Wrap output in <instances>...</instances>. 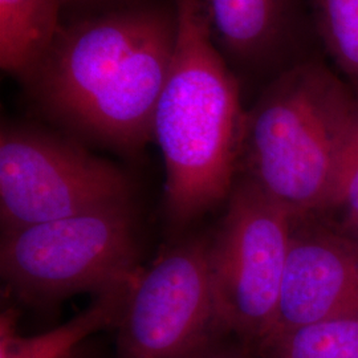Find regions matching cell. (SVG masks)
<instances>
[{"instance_id":"8","label":"cell","mask_w":358,"mask_h":358,"mask_svg":"<svg viewBox=\"0 0 358 358\" xmlns=\"http://www.w3.org/2000/svg\"><path fill=\"white\" fill-rule=\"evenodd\" d=\"M358 316V245L294 230L276 317L263 348L296 328Z\"/></svg>"},{"instance_id":"17","label":"cell","mask_w":358,"mask_h":358,"mask_svg":"<svg viewBox=\"0 0 358 358\" xmlns=\"http://www.w3.org/2000/svg\"><path fill=\"white\" fill-rule=\"evenodd\" d=\"M350 224H352L353 232H355V235H356V242H355V243L358 245V217L357 219H355L353 222H350Z\"/></svg>"},{"instance_id":"14","label":"cell","mask_w":358,"mask_h":358,"mask_svg":"<svg viewBox=\"0 0 358 358\" xmlns=\"http://www.w3.org/2000/svg\"><path fill=\"white\" fill-rule=\"evenodd\" d=\"M327 206L345 208L350 222L358 217V115L336 169Z\"/></svg>"},{"instance_id":"1","label":"cell","mask_w":358,"mask_h":358,"mask_svg":"<svg viewBox=\"0 0 358 358\" xmlns=\"http://www.w3.org/2000/svg\"><path fill=\"white\" fill-rule=\"evenodd\" d=\"M177 36L174 0L122 1L63 23L23 83L38 109L72 134L136 153L152 140Z\"/></svg>"},{"instance_id":"16","label":"cell","mask_w":358,"mask_h":358,"mask_svg":"<svg viewBox=\"0 0 358 358\" xmlns=\"http://www.w3.org/2000/svg\"><path fill=\"white\" fill-rule=\"evenodd\" d=\"M128 0H64L65 8L68 7H90V6H115Z\"/></svg>"},{"instance_id":"2","label":"cell","mask_w":358,"mask_h":358,"mask_svg":"<svg viewBox=\"0 0 358 358\" xmlns=\"http://www.w3.org/2000/svg\"><path fill=\"white\" fill-rule=\"evenodd\" d=\"M178 36L152 140L165 164L167 219L180 229L229 198L245 112L238 77L214 47L198 0H174Z\"/></svg>"},{"instance_id":"7","label":"cell","mask_w":358,"mask_h":358,"mask_svg":"<svg viewBox=\"0 0 358 358\" xmlns=\"http://www.w3.org/2000/svg\"><path fill=\"white\" fill-rule=\"evenodd\" d=\"M210 236L166 250L131 284L118 320L120 358H196L226 332L210 268Z\"/></svg>"},{"instance_id":"15","label":"cell","mask_w":358,"mask_h":358,"mask_svg":"<svg viewBox=\"0 0 358 358\" xmlns=\"http://www.w3.org/2000/svg\"><path fill=\"white\" fill-rule=\"evenodd\" d=\"M196 358H248L241 355V353H236L234 350L230 349H223L220 346H217V344L214 346H211L210 349H207L205 353H202L201 356H198Z\"/></svg>"},{"instance_id":"3","label":"cell","mask_w":358,"mask_h":358,"mask_svg":"<svg viewBox=\"0 0 358 358\" xmlns=\"http://www.w3.org/2000/svg\"><path fill=\"white\" fill-rule=\"evenodd\" d=\"M357 115V97L329 68L292 64L245 112L239 166L294 219L304 217L328 203Z\"/></svg>"},{"instance_id":"5","label":"cell","mask_w":358,"mask_h":358,"mask_svg":"<svg viewBox=\"0 0 358 358\" xmlns=\"http://www.w3.org/2000/svg\"><path fill=\"white\" fill-rule=\"evenodd\" d=\"M131 183L115 164L72 137L22 124L0 133V219L4 231L129 203Z\"/></svg>"},{"instance_id":"9","label":"cell","mask_w":358,"mask_h":358,"mask_svg":"<svg viewBox=\"0 0 358 358\" xmlns=\"http://www.w3.org/2000/svg\"><path fill=\"white\" fill-rule=\"evenodd\" d=\"M208 35L232 73L273 68L294 40L300 0H198Z\"/></svg>"},{"instance_id":"11","label":"cell","mask_w":358,"mask_h":358,"mask_svg":"<svg viewBox=\"0 0 358 358\" xmlns=\"http://www.w3.org/2000/svg\"><path fill=\"white\" fill-rule=\"evenodd\" d=\"M133 282L99 294L97 300L72 320L32 337L16 332L15 316L4 313L0 321V358L64 357L90 334L118 324Z\"/></svg>"},{"instance_id":"13","label":"cell","mask_w":358,"mask_h":358,"mask_svg":"<svg viewBox=\"0 0 358 358\" xmlns=\"http://www.w3.org/2000/svg\"><path fill=\"white\" fill-rule=\"evenodd\" d=\"M334 62L358 84V0H309Z\"/></svg>"},{"instance_id":"6","label":"cell","mask_w":358,"mask_h":358,"mask_svg":"<svg viewBox=\"0 0 358 358\" xmlns=\"http://www.w3.org/2000/svg\"><path fill=\"white\" fill-rule=\"evenodd\" d=\"M294 217L252 180H235L210 236V268L220 320L260 345L278 312Z\"/></svg>"},{"instance_id":"10","label":"cell","mask_w":358,"mask_h":358,"mask_svg":"<svg viewBox=\"0 0 358 358\" xmlns=\"http://www.w3.org/2000/svg\"><path fill=\"white\" fill-rule=\"evenodd\" d=\"M64 0H0V65L24 81L63 26Z\"/></svg>"},{"instance_id":"12","label":"cell","mask_w":358,"mask_h":358,"mask_svg":"<svg viewBox=\"0 0 358 358\" xmlns=\"http://www.w3.org/2000/svg\"><path fill=\"white\" fill-rule=\"evenodd\" d=\"M266 349L273 358H358V316L296 328Z\"/></svg>"},{"instance_id":"4","label":"cell","mask_w":358,"mask_h":358,"mask_svg":"<svg viewBox=\"0 0 358 358\" xmlns=\"http://www.w3.org/2000/svg\"><path fill=\"white\" fill-rule=\"evenodd\" d=\"M0 271L13 294L34 306L133 282L141 268L131 202L4 231Z\"/></svg>"}]
</instances>
